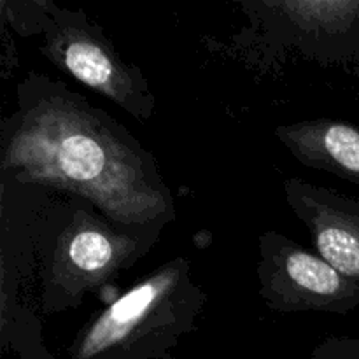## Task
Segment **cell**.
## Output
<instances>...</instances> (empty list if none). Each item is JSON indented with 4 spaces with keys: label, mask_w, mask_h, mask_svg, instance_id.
Here are the masks:
<instances>
[{
    "label": "cell",
    "mask_w": 359,
    "mask_h": 359,
    "mask_svg": "<svg viewBox=\"0 0 359 359\" xmlns=\"http://www.w3.org/2000/svg\"><path fill=\"white\" fill-rule=\"evenodd\" d=\"M277 137L304 165L359 186V126L314 119L279 126Z\"/></svg>",
    "instance_id": "cell-7"
},
{
    "label": "cell",
    "mask_w": 359,
    "mask_h": 359,
    "mask_svg": "<svg viewBox=\"0 0 359 359\" xmlns=\"http://www.w3.org/2000/svg\"><path fill=\"white\" fill-rule=\"evenodd\" d=\"M280 9L300 27L330 28V32L347 30L359 25V0L339 2H280L269 4Z\"/></svg>",
    "instance_id": "cell-8"
},
{
    "label": "cell",
    "mask_w": 359,
    "mask_h": 359,
    "mask_svg": "<svg viewBox=\"0 0 359 359\" xmlns=\"http://www.w3.org/2000/svg\"><path fill=\"white\" fill-rule=\"evenodd\" d=\"M200 291L184 259L167 263L97 316L70 359H149L174 346L198 312Z\"/></svg>",
    "instance_id": "cell-2"
},
{
    "label": "cell",
    "mask_w": 359,
    "mask_h": 359,
    "mask_svg": "<svg viewBox=\"0 0 359 359\" xmlns=\"http://www.w3.org/2000/svg\"><path fill=\"white\" fill-rule=\"evenodd\" d=\"M2 168L74 193L123 226H147L172 214L153 158L104 111L63 88L23 97Z\"/></svg>",
    "instance_id": "cell-1"
},
{
    "label": "cell",
    "mask_w": 359,
    "mask_h": 359,
    "mask_svg": "<svg viewBox=\"0 0 359 359\" xmlns=\"http://www.w3.org/2000/svg\"><path fill=\"white\" fill-rule=\"evenodd\" d=\"M142 255L140 237L123 233L90 212L77 214L62 231L44 269V294L49 305L69 304L128 269Z\"/></svg>",
    "instance_id": "cell-4"
},
{
    "label": "cell",
    "mask_w": 359,
    "mask_h": 359,
    "mask_svg": "<svg viewBox=\"0 0 359 359\" xmlns=\"http://www.w3.org/2000/svg\"><path fill=\"white\" fill-rule=\"evenodd\" d=\"M44 55L77 81L116 102L119 107L128 109L137 118L151 114L153 97L147 93L146 81L139 70L130 69L93 28L58 23L46 35Z\"/></svg>",
    "instance_id": "cell-5"
},
{
    "label": "cell",
    "mask_w": 359,
    "mask_h": 359,
    "mask_svg": "<svg viewBox=\"0 0 359 359\" xmlns=\"http://www.w3.org/2000/svg\"><path fill=\"white\" fill-rule=\"evenodd\" d=\"M259 293L280 312H335L359 307V286L319 255L277 233L259 238Z\"/></svg>",
    "instance_id": "cell-3"
},
{
    "label": "cell",
    "mask_w": 359,
    "mask_h": 359,
    "mask_svg": "<svg viewBox=\"0 0 359 359\" xmlns=\"http://www.w3.org/2000/svg\"><path fill=\"white\" fill-rule=\"evenodd\" d=\"M293 212L314 238L318 255L359 286V200L300 179L284 184Z\"/></svg>",
    "instance_id": "cell-6"
}]
</instances>
